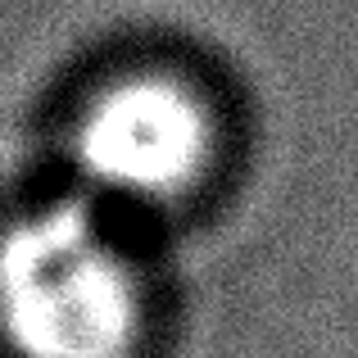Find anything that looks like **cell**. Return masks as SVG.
Wrapping results in <instances>:
<instances>
[{"mask_svg": "<svg viewBox=\"0 0 358 358\" xmlns=\"http://www.w3.org/2000/svg\"><path fill=\"white\" fill-rule=\"evenodd\" d=\"M145 286L82 200L0 227V345L9 358H131Z\"/></svg>", "mask_w": 358, "mask_h": 358, "instance_id": "cell-1", "label": "cell"}, {"mask_svg": "<svg viewBox=\"0 0 358 358\" xmlns=\"http://www.w3.org/2000/svg\"><path fill=\"white\" fill-rule=\"evenodd\" d=\"M218 127L191 82L127 73L109 82L73 127V164L96 191L136 204H173L204 182Z\"/></svg>", "mask_w": 358, "mask_h": 358, "instance_id": "cell-2", "label": "cell"}]
</instances>
